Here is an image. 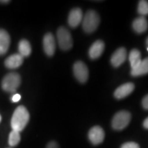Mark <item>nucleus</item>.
<instances>
[{
	"label": "nucleus",
	"instance_id": "f257e3e1",
	"mask_svg": "<svg viewBox=\"0 0 148 148\" xmlns=\"http://www.w3.org/2000/svg\"><path fill=\"white\" fill-rule=\"evenodd\" d=\"M29 119V114L25 107L19 106L15 109L12 119L11 127L12 130L21 132L26 126Z\"/></svg>",
	"mask_w": 148,
	"mask_h": 148
},
{
	"label": "nucleus",
	"instance_id": "f03ea898",
	"mask_svg": "<svg viewBox=\"0 0 148 148\" xmlns=\"http://www.w3.org/2000/svg\"><path fill=\"white\" fill-rule=\"evenodd\" d=\"M99 22L100 18L97 12L92 10H88L83 17V29L85 32L88 34L95 32L99 26Z\"/></svg>",
	"mask_w": 148,
	"mask_h": 148
},
{
	"label": "nucleus",
	"instance_id": "7ed1b4c3",
	"mask_svg": "<svg viewBox=\"0 0 148 148\" xmlns=\"http://www.w3.org/2000/svg\"><path fill=\"white\" fill-rule=\"evenodd\" d=\"M21 82V76L17 73H10L3 77L1 86L3 90L8 92H14L20 86Z\"/></svg>",
	"mask_w": 148,
	"mask_h": 148
},
{
	"label": "nucleus",
	"instance_id": "20e7f679",
	"mask_svg": "<svg viewBox=\"0 0 148 148\" xmlns=\"http://www.w3.org/2000/svg\"><path fill=\"white\" fill-rule=\"evenodd\" d=\"M58 45L64 51L69 50L73 47V39L71 33L64 27H60L57 30Z\"/></svg>",
	"mask_w": 148,
	"mask_h": 148
},
{
	"label": "nucleus",
	"instance_id": "39448f33",
	"mask_svg": "<svg viewBox=\"0 0 148 148\" xmlns=\"http://www.w3.org/2000/svg\"><path fill=\"white\" fill-rule=\"evenodd\" d=\"M131 114L129 112L121 110L114 114L112 120V127L115 130H122L125 128L130 122Z\"/></svg>",
	"mask_w": 148,
	"mask_h": 148
},
{
	"label": "nucleus",
	"instance_id": "423d86ee",
	"mask_svg": "<svg viewBox=\"0 0 148 148\" xmlns=\"http://www.w3.org/2000/svg\"><path fill=\"white\" fill-rule=\"evenodd\" d=\"M73 73L75 78L80 83H85L88 78V69L84 62L77 61L73 64Z\"/></svg>",
	"mask_w": 148,
	"mask_h": 148
},
{
	"label": "nucleus",
	"instance_id": "0eeeda50",
	"mask_svg": "<svg viewBox=\"0 0 148 148\" xmlns=\"http://www.w3.org/2000/svg\"><path fill=\"white\" fill-rule=\"evenodd\" d=\"M88 137L92 145H99L104 140L105 132L102 127L99 125H95L90 129L88 134Z\"/></svg>",
	"mask_w": 148,
	"mask_h": 148
},
{
	"label": "nucleus",
	"instance_id": "6e6552de",
	"mask_svg": "<svg viewBox=\"0 0 148 148\" xmlns=\"http://www.w3.org/2000/svg\"><path fill=\"white\" fill-rule=\"evenodd\" d=\"M43 49L48 56H52L56 50V40L51 33H47L43 38Z\"/></svg>",
	"mask_w": 148,
	"mask_h": 148
},
{
	"label": "nucleus",
	"instance_id": "1a4fd4ad",
	"mask_svg": "<svg viewBox=\"0 0 148 148\" xmlns=\"http://www.w3.org/2000/svg\"><path fill=\"white\" fill-rule=\"evenodd\" d=\"M127 52L124 47H120L114 51L111 56L110 63L114 67H119L125 62L126 59Z\"/></svg>",
	"mask_w": 148,
	"mask_h": 148
},
{
	"label": "nucleus",
	"instance_id": "9d476101",
	"mask_svg": "<svg viewBox=\"0 0 148 148\" xmlns=\"http://www.w3.org/2000/svg\"><path fill=\"white\" fill-rule=\"evenodd\" d=\"M83 20L82 11L80 8H75L70 11L68 16V23L71 27H76Z\"/></svg>",
	"mask_w": 148,
	"mask_h": 148
},
{
	"label": "nucleus",
	"instance_id": "9b49d317",
	"mask_svg": "<svg viewBox=\"0 0 148 148\" xmlns=\"http://www.w3.org/2000/svg\"><path fill=\"white\" fill-rule=\"evenodd\" d=\"M134 89V84L133 83H126V84L121 85L116 88L114 92V96L118 99H123L132 93Z\"/></svg>",
	"mask_w": 148,
	"mask_h": 148
},
{
	"label": "nucleus",
	"instance_id": "f8f14e48",
	"mask_svg": "<svg viewBox=\"0 0 148 148\" xmlns=\"http://www.w3.org/2000/svg\"><path fill=\"white\" fill-rule=\"evenodd\" d=\"M104 42L101 40L94 42L88 50V55L91 59H97L101 56L104 50Z\"/></svg>",
	"mask_w": 148,
	"mask_h": 148
},
{
	"label": "nucleus",
	"instance_id": "ddd939ff",
	"mask_svg": "<svg viewBox=\"0 0 148 148\" xmlns=\"http://www.w3.org/2000/svg\"><path fill=\"white\" fill-rule=\"evenodd\" d=\"M23 57L19 53H14L5 59V66L8 69H16L23 64Z\"/></svg>",
	"mask_w": 148,
	"mask_h": 148
},
{
	"label": "nucleus",
	"instance_id": "4468645a",
	"mask_svg": "<svg viewBox=\"0 0 148 148\" xmlns=\"http://www.w3.org/2000/svg\"><path fill=\"white\" fill-rule=\"evenodd\" d=\"M10 45V35L4 29H0V56L5 54L8 51Z\"/></svg>",
	"mask_w": 148,
	"mask_h": 148
},
{
	"label": "nucleus",
	"instance_id": "2eb2a0df",
	"mask_svg": "<svg viewBox=\"0 0 148 148\" xmlns=\"http://www.w3.org/2000/svg\"><path fill=\"white\" fill-rule=\"evenodd\" d=\"M132 27L135 32L138 34L145 32L148 27V23L146 18L141 16L135 18L132 23Z\"/></svg>",
	"mask_w": 148,
	"mask_h": 148
},
{
	"label": "nucleus",
	"instance_id": "dca6fc26",
	"mask_svg": "<svg viewBox=\"0 0 148 148\" xmlns=\"http://www.w3.org/2000/svg\"><path fill=\"white\" fill-rule=\"evenodd\" d=\"M147 73H148V57L143 59L137 67L131 71V75L134 77L140 76Z\"/></svg>",
	"mask_w": 148,
	"mask_h": 148
},
{
	"label": "nucleus",
	"instance_id": "f3484780",
	"mask_svg": "<svg viewBox=\"0 0 148 148\" xmlns=\"http://www.w3.org/2000/svg\"><path fill=\"white\" fill-rule=\"evenodd\" d=\"M140 58H141L140 52L138 49H133L132 50H131L129 55V60L132 69H135L139 65L140 62L142 61Z\"/></svg>",
	"mask_w": 148,
	"mask_h": 148
},
{
	"label": "nucleus",
	"instance_id": "a211bd4d",
	"mask_svg": "<svg viewBox=\"0 0 148 148\" xmlns=\"http://www.w3.org/2000/svg\"><path fill=\"white\" fill-rule=\"evenodd\" d=\"M18 53L23 57H27L30 55L32 52V47H31L30 44L27 40L23 39L21 40L18 42Z\"/></svg>",
	"mask_w": 148,
	"mask_h": 148
},
{
	"label": "nucleus",
	"instance_id": "6ab92c4d",
	"mask_svg": "<svg viewBox=\"0 0 148 148\" xmlns=\"http://www.w3.org/2000/svg\"><path fill=\"white\" fill-rule=\"evenodd\" d=\"M21 140L20 132L15 130H12L9 134L8 144L11 147H14L17 145Z\"/></svg>",
	"mask_w": 148,
	"mask_h": 148
},
{
	"label": "nucleus",
	"instance_id": "aec40b11",
	"mask_svg": "<svg viewBox=\"0 0 148 148\" xmlns=\"http://www.w3.org/2000/svg\"><path fill=\"white\" fill-rule=\"evenodd\" d=\"M138 12L142 16L148 14V1L145 0H141L139 1L138 5Z\"/></svg>",
	"mask_w": 148,
	"mask_h": 148
},
{
	"label": "nucleus",
	"instance_id": "412c9836",
	"mask_svg": "<svg viewBox=\"0 0 148 148\" xmlns=\"http://www.w3.org/2000/svg\"><path fill=\"white\" fill-rule=\"evenodd\" d=\"M121 148H140V146L138 143H135V142L130 141L123 143L121 146Z\"/></svg>",
	"mask_w": 148,
	"mask_h": 148
},
{
	"label": "nucleus",
	"instance_id": "4be33fe9",
	"mask_svg": "<svg viewBox=\"0 0 148 148\" xmlns=\"http://www.w3.org/2000/svg\"><path fill=\"white\" fill-rule=\"evenodd\" d=\"M45 148H60L58 143H57L55 140H51V141L49 142L47 145H46Z\"/></svg>",
	"mask_w": 148,
	"mask_h": 148
},
{
	"label": "nucleus",
	"instance_id": "5701e85b",
	"mask_svg": "<svg viewBox=\"0 0 148 148\" xmlns=\"http://www.w3.org/2000/svg\"><path fill=\"white\" fill-rule=\"evenodd\" d=\"M142 105H143L144 108L148 110V95L144 97L143 100H142Z\"/></svg>",
	"mask_w": 148,
	"mask_h": 148
},
{
	"label": "nucleus",
	"instance_id": "b1692460",
	"mask_svg": "<svg viewBox=\"0 0 148 148\" xmlns=\"http://www.w3.org/2000/svg\"><path fill=\"white\" fill-rule=\"evenodd\" d=\"M21 95H20L19 94H14L12 97V101H13V102H18V101L21 99Z\"/></svg>",
	"mask_w": 148,
	"mask_h": 148
},
{
	"label": "nucleus",
	"instance_id": "393cba45",
	"mask_svg": "<svg viewBox=\"0 0 148 148\" xmlns=\"http://www.w3.org/2000/svg\"><path fill=\"white\" fill-rule=\"evenodd\" d=\"M143 125L145 129H148V117H147L145 120H144V121L143 123Z\"/></svg>",
	"mask_w": 148,
	"mask_h": 148
},
{
	"label": "nucleus",
	"instance_id": "a878e982",
	"mask_svg": "<svg viewBox=\"0 0 148 148\" xmlns=\"http://www.w3.org/2000/svg\"><path fill=\"white\" fill-rule=\"evenodd\" d=\"M10 3V1H8V0H5V1H1L0 0V3Z\"/></svg>",
	"mask_w": 148,
	"mask_h": 148
},
{
	"label": "nucleus",
	"instance_id": "bb28decb",
	"mask_svg": "<svg viewBox=\"0 0 148 148\" xmlns=\"http://www.w3.org/2000/svg\"><path fill=\"white\" fill-rule=\"evenodd\" d=\"M146 45H147L148 47V37L147 38V39H146Z\"/></svg>",
	"mask_w": 148,
	"mask_h": 148
},
{
	"label": "nucleus",
	"instance_id": "cd10ccee",
	"mask_svg": "<svg viewBox=\"0 0 148 148\" xmlns=\"http://www.w3.org/2000/svg\"><path fill=\"white\" fill-rule=\"evenodd\" d=\"M1 116L0 115V122H1Z\"/></svg>",
	"mask_w": 148,
	"mask_h": 148
},
{
	"label": "nucleus",
	"instance_id": "c85d7f7f",
	"mask_svg": "<svg viewBox=\"0 0 148 148\" xmlns=\"http://www.w3.org/2000/svg\"><path fill=\"white\" fill-rule=\"evenodd\" d=\"M147 51H148V47H147Z\"/></svg>",
	"mask_w": 148,
	"mask_h": 148
}]
</instances>
